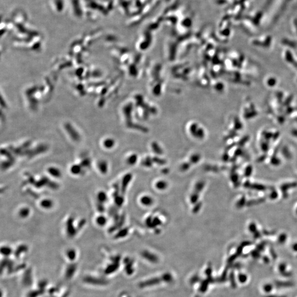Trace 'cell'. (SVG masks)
<instances>
[{"label": "cell", "mask_w": 297, "mask_h": 297, "mask_svg": "<svg viewBox=\"0 0 297 297\" xmlns=\"http://www.w3.org/2000/svg\"><path fill=\"white\" fill-rule=\"evenodd\" d=\"M140 203L144 206H150L154 203V200L149 195H144L140 198Z\"/></svg>", "instance_id": "1"}, {"label": "cell", "mask_w": 297, "mask_h": 297, "mask_svg": "<svg viewBox=\"0 0 297 297\" xmlns=\"http://www.w3.org/2000/svg\"><path fill=\"white\" fill-rule=\"evenodd\" d=\"M53 205V201L49 199H45L40 202V206L45 209L52 208Z\"/></svg>", "instance_id": "2"}, {"label": "cell", "mask_w": 297, "mask_h": 297, "mask_svg": "<svg viewBox=\"0 0 297 297\" xmlns=\"http://www.w3.org/2000/svg\"><path fill=\"white\" fill-rule=\"evenodd\" d=\"M168 187V183L163 180H160L156 182L155 184V187L157 189L159 190H165Z\"/></svg>", "instance_id": "3"}, {"label": "cell", "mask_w": 297, "mask_h": 297, "mask_svg": "<svg viewBox=\"0 0 297 297\" xmlns=\"http://www.w3.org/2000/svg\"><path fill=\"white\" fill-rule=\"evenodd\" d=\"M48 172L51 176L55 177H59L61 175L60 170L57 168L54 167H50L48 169Z\"/></svg>", "instance_id": "4"}, {"label": "cell", "mask_w": 297, "mask_h": 297, "mask_svg": "<svg viewBox=\"0 0 297 297\" xmlns=\"http://www.w3.org/2000/svg\"><path fill=\"white\" fill-rule=\"evenodd\" d=\"M96 223L97 225L100 226H104L107 223V218L103 215H100L96 217Z\"/></svg>", "instance_id": "5"}, {"label": "cell", "mask_w": 297, "mask_h": 297, "mask_svg": "<svg viewBox=\"0 0 297 297\" xmlns=\"http://www.w3.org/2000/svg\"><path fill=\"white\" fill-rule=\"evenodd\" d=\"M30 213V210L28 207H23L19 211V216L22 218L27 217Z\"/></svg>", "instance_id": "6"}, {"label": "cell", "mask_w": 297, "mask_h": 297, "mask_svg": "<svg viewBox=\"0 0 297 297\" xmlns=\"http://www.w3.org/2000/svg\"><path fill=\"white\" fill-rule=\"evenodd\" d=\"M97 198L101 203H104L107 201V195L104 192H100L97 194Z\"/></svg>", "instance_id": "7"}, {"label": "cell", "mask_w": 297, "mask_h": 297, "mask_svg": "<svg viewBox=\"0 0 297 297\" xmlns=\"http://www.w3.org/2000/svg\"><path fill=\"white\" fill-rule=\"evenodd\" d=\"M98 167H99V170H100L102 173L106 172L107 170V163L104 161H100L98 163Z\"/></svg>", "instance_id": "8"}, {"label": "cell", "mask_w": 297, "mask_h": 297, "mask_svg": "<svg viewBox=\"0 0 297 297\" xmlns=\"http://www.w3.org/2000/svg\"><path fill=\"white\" fill-rule=\"evenodd\" d=\"M137 160L138 156L136 155H132L127 159V162L129 165H134L137 161Z\"/></svg>", "instance_id": "9"}, {"label": "cell", "mask_w": 297, "mask_h": 297, "mask_svg": "<svg viewBox=\"0 0 297 297\" xmlns=\"http://www.w3.org/2000/svg\"><path fill=\"white\" fill-rule=\"evenodd\" d=\"M71 170L72 173H73L74 174H79L82 170L80 165H74L72 166Z\"/></svg>", "instance_id": "10"}, {"label": "cell", "mask_w": 297, "mask_h": 297, "mask_svg": "<svg viewBox=\"0 0 297 297\" xmlns=\"http://www.w3.org/2000/svg\"><path fill=\"white\" fill-rule=\"evenodd\" d=\"M200 159V156L199 155H196V154L193 155L191 157V158H190L191 162L193 163H196L199 162Z\"/></svg>", "instance_id": "11"}, {"label": "cell", "mask_w": 297, "mask_h": 297, "mask_svg": "<svg viewBox=\"0 0 297 297\" xmlns=\"http://www.w3.org/2000/svg\"><path fill=\"white\" fill-rule=\"evenodd\" d=\"M204 185V183L203 182H199L198 183L196 184V186H195V189H196V191L201 190L203 189Z\"/></svg>", "instance_id": "12"}, {"label": "cell", "mask_w": 297, "mask_h": 297, "mask_svg": "<svg viewBox=\"0 0 297 297\" xmlns=\"http://www.w3.org/2000/svg\"><path fill=\"white\" fill-rule=\"evenodd\" d=\"M198 198H199V196H198V194H194L192 195V196L190 198V200H191L192 203L194 204L196 202Z\"/></svg>", "instance_id": "13"}, {"label": "cell", "mask_w": 297, "mask_h": 297, "mask_svg": "<svg viewBox=\"0 0 297 297\" xmlns=\"http://www.w3.org/2000/svg\"><path fill=\"white\" fill-rule=\"evenodd\" d=\"M189 165L185 163H184L183 165H182V169L183 170H187V169H188L189 168Z\"/></svg>", "instance_id": "14"}]
</instances>
